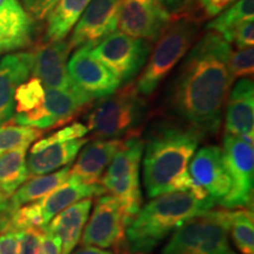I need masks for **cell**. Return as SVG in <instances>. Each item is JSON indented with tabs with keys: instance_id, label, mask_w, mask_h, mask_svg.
I'll use <instances>...</instances> for the list:
<instances>
[{
	"instance_id": "1",
	"label": "cell",
	"mask_w": 254,
	"mask_h": 254,
	"mask_svg": "<svg viewBox=\"0 0 254 254\" xmlns=\"http://www.w3.org/2000/svg\"><path fill=\"white\" fill-rule=\"evenodd\" d=\"M232 47L209 32L186 53L167 91L166 106L179 123L202 136L217 134L233 77L228 71Z\"/></svg>"
},
{
	"instance_id": "2",
	"label": "cell",
	"mask_w": 254,
	"mask_h": 254,
	"mask_svg": "<svg viewBox=\"0 0 254 254\" xmlns=\"http://www.w3.org/2000/svg\"><path fill=\"white\" fill-rule=\"evenodd\" d=\"M201 134L182 123L163 122L152 127L146 138L142 176L148 198L178 190L192 192L196 198L212 201L189 173Z\"/></svg>"
},
{
	"instance_id": "3",
	"label": "cell",
	"mask_w": 254,
	"mask_h": 254,
	"mask_svg": "<svg viewBox=\"0 0 254 254\" xmlns=\"http://www.w3.org/2000/svg\"><path fill=\"white\" fill-rule=\"evenodd\" d=\"M213 201L200 200L187 190L152 198L126 228V247L131 254L150 253L186 221L212 209Z\"/></svg>"
},
{
	"instance_id": "4",
	"label": "cell",
	"mask_w": 254,
	"mask_h": 254,
	"mask_svg": "<svg viewBox=\"0 0 254 254\" xmlns=\"http://www.w3.org/2000/svg\"><path fill=\"white\" fill-rule=\"evenodd\" d=\"M147 116L145 97L135 87H125L103 98L87 117L88 132L99 139H122L136 134Z\"/></svg>"
},
{
	"instance_id": "5",
	"label": "cell",
	"mask_w": 254,
	"mask_h": 254,
	"mask_svg": "<svg viewBox=\"0 0 254 254\" xmlns=\"http://www.w3.org/2000/svg\"><path fill=\"white\" fill-rule=\"evenodd\" d=\"M228 209H208L186 221L163 250V254H237L228 238Z\"/></svg>"
},
{
	"instance_id": "6",
	"label": "cell",
	"mask_w": 254,
	"mask_h": 254,
	"mask_svg": "<svg viewBox=\"0 0 254 254\" xmlns=\"http://www.w3.org/2000/svg\"><path fill=\"white\" fill-rule=\"evenodd\" d=\"M199 24L190 18L178 19L158 38L153 53L136 81L135 90L142 97L153 94L163 79L186 56L198 34Z\"/></svg>"
},
{
	"instance_id": "7",
	"label": "cell",
	"mask_w": 254,
	"mask_h": 254,
	"mask_svg": "<svg viewBox=\"0 0 254 254\" xmlns=\"http://www.w3.org/2000/svg\"><path fill=\"white\" fill-rule=\"evenodd\" d=\"M105 193L106 190L100 183L85 184L69 176L65 183L50 194L15 209L11 217L8 230L21 231L27 227H46L65 208L82 199L94 198Z\"/></svg>"
},
{
	"instance_id": "8",
	"label": "cell",
	"mask_w": 254,
	"mask_h": 254,
	"mask_svg": "<svg viewBox=\"0 0 254 254\" xmlns=\"http://www.w3.org/2000/svg\"><path fill=\"white\" fill-rule=\"evenodd\" d=\"M92 55L118 79L120 85L129 84L140 73L152 52L151 43L114 31L91 49Z\"/></svg>"
},
{
	"instance_id": "9",
	"label": "cell",
	"mask_w": 254,
	"mask_h": 254,
	"mask_svg": "<svg viewBox=\"0 0 254 254\" xmlns=\"http://www.w3.org/2000/svg\"><path fill=\"white\" fill-rule=\"evenodd\" d=\"M222 159L231 180V189L219 206L225 209L252 208L254 183V150L236 135L225 133Z\"/></svg>"
},
{
	"instance_id": "10",
	"label": "cell",
	"mask_w": 254,
	"mask_h": 254,
	"mask_svg": "<svg viewBox=\"0 0 254 254\" xmlns=\"http://www.w3.org/2000/svg\"><path fill=\"white\" fill-rule=\"evenodd\" d=\"M127 225L128 219L122 206L113 195L105 193L95 200L93 212L81 236V245L118 251L126 246Z\"/></svg>"
},
{
	"instance_id": "11",
	"label": "cell",
	"mask_w": 254,
	"mask_h": 254,
	"mask_svg": "<svg viewBox=\"0 0 254 254\" xmlns=\"http://www.w3.org/2000/svg\"><path fill=\"white\" fill-rule=\"evenodd\" d=\"M94 99L73 84L68 90L45 88V100L39 109L17 113L14 123L38 129H47L69 122Z\"/></svg>"
},
{
	"instance_id": "12",
	"label": "cell",
	"mask_w": 254,
	"mask_h": 254,
	"mask_svg": "<svg viewBox=\"0 0 254 254\" xmlns=\"http://www.w3.org/2000/svg\"><path fill=\"white\" fill-rule=\"evenodd\" d=\"M170 21V12L159 0H124L118 27L129 37L155 41Z\"/></svg>"
},
{
	"instance_id": "13",
	"label": "cell",
	"mask_w": 254,
	"mask_h": 254,
	"mask_svg": "<svg viewBox=\"0 0 254 254\" xmlns=\"http://www.w3.org/2000/svg\"><path fill=\"white\" fill-rule=\"evenodd\" d=\"M92 46L78 47L67 63L68 75L79 90L93 99H103L118 90L120 82L103 63L94 58Z\"/></svg>"
},
{
	"instance_id": "14",
	"label": "cell",
	"mask_w": 254,
	"mask_h": 254,
	"mask_svg": "<svg viewBox=\"0 0 254 254\" xmlns=\"http://www.w3.org/2000/svg\"><path fill=\"white\" fill-rule=\"evenodd\" d=\"M124 0H91L74 27L68 45L93 47L101 39L117 31Z\"/></svg>"
},
{
	"instance_id": "15",
	"label": "cell",
	"mask_w": 254,
	"mask_h": 254,
	"mask_svg": "<svg viewBox=\"0 0 254 254\" xmlns=\"http://www.w3.org/2000/svg\"><path fill=\"white\" fill-rule=\"evenodd\" d=\"M192 179L207 193L209 199L219 205L231 189V180L222 159L221 147L207 145L194 153L189 164Z\"/></svg>"
},
{
	"instance_id": "16",
	"label": "cell",
	"mask_w": 254,
	"mask_h": 254,
	"mask_svg": "<svg viewBox=\"0 0 254 254\" xmlns=\"http://www.w3.org/2000/svg\"><path fill=\"white\" fill-rule=\"evenodd\" d=\"M68 43L65 40L49 41L32 52V69L34 78H38L45 88L68 90L73 82L68 75L67 63L69 51Z\"/></svg>"
},
{
	"instance_id": "17",
	"label": "cell",
	"mask_w": 254,
	"mask_h": 254,
	"mask_svg": "<svg viewBox=\"0 0 254 254\" xmlns=\"http://www.w3.org/2000/svg\"><path fill=\"white\" fill-rule=\"evenodd\" d=\"M225 131L253 144L254 85L249 78L240 79L228 97Z\"/></svg>"
},
{
	"instance_id": "18",
	"label": "cell",
	"mask_w": 254,
	"mask_h": 254,
	"mask_svg": "<svg viewBox=\"0 0 254 254\" xmlns=\"http://www.w3.org/2000/svg\"><path fill=\"white\" fill-rule=\"evenodd\" d=\"M32 59V52H19L0 60V126L13 117L15 90L27 80Z\"/></svg>"
},
{
	"instance_id": "19",
	"label": "cell",
	"mask_w": 254,
	"mask_h": 254,
	"mask_svg": "<svg viewBox=\"0 0 254 254\" xmlns=\"http://www.w3.org/2000/svg\"><path fill=\"white\" fill-rule=\"evenodd\" d=\"M124 139H97L85 144L69 176L85 184H97L122 146Z\"/></svg>"
},
{
	"instance_id": "20",
	"label": "cell",
	"mask_w": 254,
	"mask_h": 254,
	"mask_svg": "<svg viewBox=\"0 0 254 254\" xmlns=\"http://www.w3.org/2000/svg\"><path fill=\"white\" fill-rule=\"evenodd\" d=\"M91 208L92 198L82 199L64 209L47 224L45 230L58 237L62 243V254H71L79 244Z\"/></svg>"
},
{
	"instance_id": "21",
	"label": "cell",
	"mask_w": 254,
	"mask_h": 254,
	"mask_svg": "<svg viewBox=\"0 0 254 254\" xmlns=\"http://www.w3.org/2000/svg\"><path fill=\"white\" fill-rule=\"evenodd\" d=\"M88 141L86 138L53 142L39 150H31L26 160L30 177L44 176L71 165L79 151Z\"/></svg>"
},
{
	"instance_id": "22",
	"label": "cell",
	"mask_w": 254,
	"mask_h": 254,
	"mask_svg": "<svg viewBox=\"0 0 254 254\" xmlns=\"http://www.w3.org/2000/svg\"><path fill=\"white\" fill-rule=\"evenodd\" d=\"M32 37V19L23 7L0 11V52H9L30 46Z\"/></svg>"
},
{
	"instance_id": "23",
	"label": "cell",
	"mask_w": 254,
	"mask_h": 254,
	"mask_svg": "<svg viewBox=\"0 0 254 254\" xmlns=\"http://www.w3.org/2000/svg\"><path fill=\"white\" fill-rule=\"evenodd\" d=\"M69 170H71V165H67L57 172L38 176L32 178L31 180H26L9 198L13 211L21 206L40 200L58 189L69 178Z\"/></svg>"
},
{
	"instance_id": "24",
	"label": "cell",
	"mask_w": 254,
	"mask_h": 254,
	"mask_svg": "<svg viewBox=\"0 0 254 254\" xmlns=\"http://www.w3.org/2000/svg\"><path fill=\"white\" fill-rule=\"evenodd\" d=\"M145 141L138 134L127 136L100 180H116L139 173ZM99 180V182H100Z\"/></svg>"
},
{
	"instance_id": "25",
	"label": "cell",
	"mask_w": 254,
	"mask_h": 254,
	"mask_svg": "<svg viewBox=\"0 0 254 254\" xmlns=\"http://www.w3.org/2000/svg\"><path fill=\"white\" fill-rule=\"evenodd\" d=\"M91 0H59L56 7L49 14L46 30L47 41L65 39L81 14L86 9Z\"/></svg>"
},
{
	"instance_id": "26",
	"label": "cell",
	"mask_w": 254,
	"mask_h": 254,
	"mask_svg": "<svg viewBox=\"0 0 254 254\" xmlns=\"http://www.w3.org/2000/svg\"><path fill=\"white\" fill-rule=\"evenodd\" d=\"M30 146L0 154V193L11 198L14 192L30 178L26 165V153Z\"/></svg>"
},
{
	"instance_id": "27",
	"label": "cell",
	"mask_w": 254,
	"mask_h": 254,
	"mask_svg": "<svg viewBox=\"0 0 254 254\" xmlns=\"http://www.w3.org/2000/svg\"><path fill=\"white\" fill-rule=\"evenodd\" d=\"M106 192L113 195L125 212L128 224L142 207V193L139 173L116 180H100Z\"/></svg>"
},
{
	"instance_id": "28",
	"label": "cell",
	"mask_w": 254,
	"mask_h": 254,
	"mask_svg": "<svg viewBox=\"0 0 254 254\" xmlns=\"http://www.w3.org/2000/svg\"><path fill=\"white\" fill-rule=\"evenodd\" d=\"M254 0H237L207 25V30L220 36L225 41H233L234 32L241 24L253 20Z\"/></svg>"
},
{
	"instance_id": "29",
	"label": "cell",
	"mask_w": 254,
	"mask_h": 254,
	"mask_svg": "<svg viewBox=\"0 0 254 254\" xmlns=\"http://www.w3.org/2000/svg\"><path fill=\"white\" fill-rule=\"evenodd\" d=\"M228 233L241 254H254L253 209L239 208L231 211Z\"/></svg>"
},
{
	"instance_id": "30",
	"label": "cell",
	"mask_w": 254,
	"mask_h": 254,
	"mask_svg": "<svg viewBox=\"0 0 254 254\" xmlns=\"http://www.w3.org/2000/svg\"><path fill=\"white\" fill-rule=\"evenodd\" d=\"M41 135L43 131L34 127L4 124L0 126V154L15 150L20 146H30Z\"/></svg>"
},
{
	"instance_id": "31",
	"label": "cell",
	"mask_w": 254,
	"mask_h": 254,
	"mask_svg": "<svg viewBox=\"0 0 254 254\" xmlns=\"http://www.w3.org/2000/svg\"><path fill=\"white\" fill-rule=\"evenodd\" d=\"M45 100V87L38 78H32L27 82L19 85L15 90L14 101L17 113H27L39 109Z\"/></svg>"
},
{
	"instance_id": "32",
	"label": "cell",
	"mask_w": 254,
	"mask_h": 254,
	"mask_svg": "<svg viewBox=\"0 0 254 254\" xmlns=\"http://www.w3.org/2000/svg\"><path fill=\"white\" fill-rule=\"evenodd\" d=\"M254 69V49H238L232 51L230 59H228V71L233 79L252 75Z\"/></svg>"
},
{
	"instance_id": "33",
	"label": "cell",
	"mask_w": 254,
	"mask_h": 254,
	"mask_svg": "<svg viewBox=\"0 0 254 254\" xmlns=\"http://www.w3.org/2000/svg\"><path fill=\"white\" fill-rule=\"evenodd\" d=\"M88 133V128L86 125L81 123H73L71 125L64 127L60 131L53 133L47 138L41 139V140L37 141L36 144L32 146L31 150H39L41 147L53 144V142H63L67 140H75V139L84 138Z\"/></svg>"
},
{
	"instance_id": "34",
	"label": "cell",
	"mask_w": 254,
	"mask_h": 254,
	"mask_svg": "<svg viewBox=\"0 0 254 254\" xmlns=\"http://www.w3.org/2000/svg\"><path fill=\"white\" fill-rule=\"evenodd\" d=\"M45 227H27L19 231V254H39Z\"/></svg>"
},
{
	"instance_id": "35",
	"label": "cell",
	"mask_w": 254,
	"mask_h": 254,
	"mask_svg": "<svg viewBox=\"0 0 254 254\" xmlns=\"http://www.w3.org/2000/svg\"><path fill=\"white\" fill-rule=\"evenodd\" d=\"M21 7L30 15L37 20H43L49 17L53 8L56 7L59 0H18Z\"/></svg>"
},
{
	"instance_id": "36",
	"label": "cell",
	"mask_w": 254,
	"mask_h": 254,
	"mask_svg": "<svg viewBox=\"0 0 254 254\" xmlns=\"http://www.w3.org/2000/svg\"><path fill=\"white\" fill-rule=\"evenodd\" d=\"M238 49L253 47L254 44V23L253 20H247L243 23L234 32L233 41Z\"/></svg>"
},
{
	"instance_id": "37",
	"label": "cell",
	"mask_w": 254,
	"mask_h": 254,
	"mask_svg": "<svg viewBox=\"0 0 254 254\" xmlns=\"http://www.w3.org/2000/svg\"><path fill=\"white\" fill-rule=\"evenodd\" d=\"M19 231L6 230L0 233V254H19Z\"/></svg>"
},
{
	"instance_id": "38",
	"label": "cell",
	"mask_w": 254,
	"mask_h": 254,
	"mask_svg": "<svg viewBox=\"0 0 254 254\" xmlns=\"http://www.w3.org/2000/svg\"><path fill=\"white\" fill-rule=\"evenodd\" d=\"M236 1L237 0H199V4L207 17L213 18Z\"/></svg>"
},
{
	"instance_id": "39",
	"label": "cell",
	"mask_w": 254,
	"mask_h": 254,
	"mask_svg": "<svg viewBox=\"0 0 254 254\" xmlns=\"http://www.w3.org/2000/svg\"><path fill=\"white\" fill-rule=\"evenodd\" d=\"M13 212L14 211L11 206L9 198L0 193V233L8 230L9 221H11V217Z\"/></svg>"
},
{
	"instance_id": "40",
	"label": "cell",
	"mask_w": 254,
	"mask_h": 254,
	"mask_svg": "<svg viewBox=\"0 0 254 254\" xmlns=\"http://www.w3.org/2000/svg\"><path fill=\"white\" fill-rule=\"evenodd\" d=\"M39 254H62V243L59 238L45 230V236L41 243Z\"/></svg>"
},
{
	"instance_id": "41",
	"label": "cell",
	"mask_w": 254,
	"mask_h": 254,
	"mask_svg": "<svg viewBox=\"0 0 254 254\" xmlns=\"http://www.w3.org/2000/svg\"><path fill=\"white\" fill-rule=\"evenodd\" d=\"M71 254H114L112 251H105L103 249H98L94 246H81L80 249Z\"/></svg>"
},
{
	"instance_id": "42",
	"label": "cell",
	"mask_w": 254,
	"mask_h": 254,
	"mask_svg": "<svg viewBox=\"0 0 254 254\" xmlns=\"http://www.w3.org/2000/svg\"><path fill=\"white\" fill-rule=\"evenodd\" d=\"M159 1L165 6V8L176 9L185 4V1H187V0H159Z\"/></svg>"
}]
</instances>
